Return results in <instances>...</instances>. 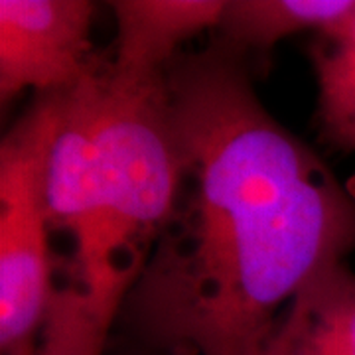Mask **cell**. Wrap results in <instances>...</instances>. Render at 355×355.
<instances>
[{"label": "cell", "mask_w": 355, "mask_h": 355, "mask_svg": "<svg viewBox=\"0 0 355 355\" xmlns=\"http://www.w3.org/2000/svg\"><path fill=\"white\" fill-rule=\"evenodd\" d=\"M180 150L164 76H119L97 53L76 87L48 166L51 229L71 241V282L113 331L176 202Z\"/></svg>", "instance_id": "7a4b0ae2"}, {"label": "cell", "mask_w": 355, "mask_h": 355, "mask_svg": "<svg viewBox=\"0 0 355 355\" xmlns=\"http://www.w3.org/2000/svg\"><path fill=\"white\" fill-rule=\"evenodd\" d=\"M253 79L214 42L166 67L176 202L107 355H265L284 306L355 251V198Z\"/></svg>", "instance_id": "6da1fadb"}, {"label": "cell", "mask_w": 355, "mask_h": 355, "mask_svg": "<svg viewBox=\"0 0 355 355\" xmlns=\"http://www.w3.org/2000/svg\"><path fill=\"white\" fill-rule=\"evenodd\" d=\"M265 355H355V275L345 263L324 268L296 294Z\"/></svg>", "instance_id": "52a82bcc"}, {"label": "cell", "mask_w": 355, "mask_h": 355, "mask_svg": "<svg viewBox=\"0 0 355 355\" xmlns=\"http://www.w3.org/2000/svg\"><path fill=\"white\" fill-rule=\"evenodd\" d=\"M95 2L0 0V101L24 89H73L97 58L91 44Z\"/></svg>", "instance_id": "277c9868"}, {"label": "cell", "mask_w": 355, "mask_h": 355, "mask_svg": "<svg viewBox=\"0 0 355 355\" xmlns=\"http://www.w3.org/2000/svg\"><path fill=\"white\" fill-rule=\"evenodd\" d=\"M65 93L36 95L0 144V355H36L55 294L48 166Z\"/></svg>", "instance_id": "3957f363"}, {"label": "cell", "mask_w": 355, "mask_h": 355, "mask_svg": "<svg viewBox=\"0 0 355 355\" xmlns=\"http://www.w3.org/2000/svg\"><path fill=\"white\" fill-rule=\"evenodd\" d=\"M310 60L318 83V127L322 140L355 153V12L314 36Z\"/></svg>", "instance_id": "ba28073f"}, {"label": "cell", "mask_w": 355, "mask_h": 355, "mask_svg": "<svg viewBox=\"0 0 355 355\" xmlns=\"http://www.w3.org/2000/svg\"><path fill=\"white\" fill-rule=\"evenodd\" d=\"M111 331L89 314L73 288L55 291L36 355H107Z\"/></svg>", "instance_id": "9c48e42d"}, {"label": "cell", "mask_w": 355, "mask_h": 355, "mask_svg": "<svg viewBox=\"0 0 355 355\" xmlns=\"http://www.w3.org/2000/svg\"><path fill=\"white\" fill-rule=\"evenodd\" d=\"M355 12V0H229L211 42L261 76L280 40L326 32Z\"/></svg>", "instance_id": "8992f818"}, {"label": "cell", "mask_w": 355, "mask_h": 355, "mask_svg": "<svg viewBox=\"0 0 355 355\" xmlns=\"http://www.w3.org/2000/svg\"><path fill=\"white\" fill-rule=\"evenodd\" d=\"M116 18V42L109 53L119 76L146 81L164 76L184 42L216 30L221 0H119L109 4Z\"/></svg>", "instance_id": "5b68a950"}]
</instances>
